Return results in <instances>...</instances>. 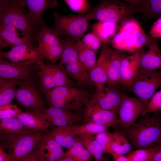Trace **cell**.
Instances as JSON below:
<instances>
[{
	"label": "cell",
	"instance_id": "cell-29",
	"mask_svg": "<svg viewBox=\"0 0 161 161\" xmlns=\"http://www.w3.org/2000/svg\"><path fill=\"white\" fill-rule=\"evenodd\" d=\"M48 133L62 147L67 149L72 147L77 141L76 136L69 126L57 127Z\"/></svg>",
	"mask_w": 161,
	"mask_h": 161
},
{
	"label": "cell",
	"instance_id": "cell-13",
	"mask_svg": "<svg viewBox=\"0 0 161 161\" xmlns=\"http://www.w3.org/2000/svg\"><path fill=\"white\" fill-rule=\"evenodd\" d=\"M33 80L28 79L21 83L16 90L14 99L22 106L42 111L45 108V103Z\"/></svg>",
	"mask_w": 161,
	"mask_h": 161
},
{
	"label": "cell",
	"instance_id": "cell-33",
	"mask_svg": "<svg viewBox=\"0 0 161 161\" xmlns=\"http://www.w3.org/2000/svg\"><path fill=\"white\" fill-rule=\"evenodd\" d=\"M73 133L77 136L90 134L94 135L108 130V127L93 123L69 126Z\"/></svg>",
	"mask_w": 161,
	"mask_h": 161
},
{
	"label": "cell",
	"instance_id": "cell-23",
	"mask_svg": "<svg viewBox=\"0 0 161 161\" xmlns=\"http://www.w3.org/2000/svg\"><path fill=\"white\" fill-rule=\"evenodd\" d=\"M16 117L27 128L48 133L50 127L49 123L42 111L33 110L24 112L21 110Z\"/></svg>",
	"mask_w": 161,
	"mask_h": 161
},
{
	"label": "cell",
	"instance_id": "cell-21",
	"mask_svg": "<svg viewBox=\"0 0 161 161\" xmlns=\"http://www.w3.org/2000/svg\"><path fill=\"white\" fill-rule=\"evenodd\" d=\"M28 16L40 28L44 24L43 15L48 8H55L59 4L55 0H25Z\"/></svg>",
	"mask_w": 161,
	"mask_h": 161
},
{
	"label": "cell",
	"instance_id": "cell-37",
	"mask_svg": "<svg viewBox=\"0 0 161 161\" xmlns=\"http://www.w3.org/2000/svg\"><path fill=\"white\" fill-rule=\"evenodd\" d=\"M161 110V90L156 92L150 99L142 112V117L149 114L159 112Z\"/></svg>",
	"mask_w": 161,
	"mask_h": 161
},
{
	"label": "cell",
	"instance_id": "cell-16",
	"mask_svg": "<svg viewBox=\"0 0 161 161\" xmlns=\"http://www.w3.org/2000/svg\"><path fill=\"white\" fill-rule=\"evenodd\" d=\"M0 58H5L12 62L36 63L43 60L37 46L21 44L11 46V49L7 52L0 51Z\"/></svg>",
	"mask_w": 161,
	"mask_h": 161
},
{
	"label": "cell",
	"instance_id": "cell-45",
	"mask_svg": "<svg viewBox=\"0 0 161 161\" xmlns=\"http://www.w3.org/2000/svg\"><path fill=\"white\" fill-rule=\"evenodd\" d=\"M20 161H45L36 148L28 155Z\"/></svg>",
	"mask_w": 161,
	"mask_h": 161
},
{
	"label": "cell",
	"instance_id": "cell-47",
	"mask_svg": "<svg viewBox=\"0 0 161 161\" xmlns=\"http://www.w3.org/2000/svg\"><path fill=\"white\" fill-rule=\"evenodd\" d=\"M0 145V161H15L9 154L7 153Z\"/></svg>",
	"mask_w": 161,
	"mask_h": 161
},
{
	"label": "cell",
	"instance_id": "cell-51",
	"mask_svg": "<svg viewBox=\"0 0 161 161\" xmlns=\"http://www.w3.org/2000/svg\"><path fill=\"white\" fill-rule=\"evenodd\" d=\"M10 0H0V6L4 5L7 4Z\"/></svg>",
	"mask_w": 161,
	"mask_h": 161
},
{
	"label": "cell",
	"instance_id": "cell-26",
	"mask_svg": "<svg viewBox=\"0 0 161 161\" xmlns=\"http://www.w3.org/2000/svg\"><path fill=\"white\" fill-rule=\"evenodd\" d=\"M118 24L108 21H100L94 24L92 31L104 44L112 41L117 32Z\"/></svg>",
	"mask_w": 161,
	"mask_h": 161
},
{
	"label": "cell",
	"instance_id": "cell-42",
	"mask_svg": "<svg viewBox=\"0 0 161 161\" xmlns=\"http://www.w3.org/2000/svg\"><path fill=\"white\" fill-rule=\"evenodd\" d=\"M17 106L10 104L0 106V120L16 117L21 111Z\"/></svg>",
	"mask_w": 161,
	"mask_h": 161
},
{
	"label": "cell",
	"instance_id": "cell-53",
	"mask_svg": "<svg viewBox=\"0 0 161 161\" xmlns=\"http://www.w3.org/2000/svg\"><path fill=\"white\" fill-rule=\"evenodd\" d=\"M7 4L4 5L0 6V13Z\"/></svg>",
	"mask_w": 161,
	"mask_h": 161
},
{
	"label": "cell",
	"instance_id": "cell-52",
	"mask_svg": "<svg viewBox=\"0 0 161 161\" xmlns=\"http://www.w3.org/2000/svg\"><path fill=\"white\" fill-rule=\"evenodd\" d=\"M7 80H3L0 79V89L5 84Z\"/></svg>",
	"mask_w": 161,
	"mask_h": 161
},
{
	"label": "cell",
	"instance_id": "cell-19",
	"mask_svg": "<svg viewBox=\"0 0 161 161\" xmlns=\"http://www.w3.org/2000/svg\"><path fill=\"white\" fill-rule=\"evenodd\" d=\"M27 129L17 117L0 120V145L8 150L17 136Z\"/></svg>",
	"mask_w": 161,
	"mask_h": 161
},
{
	"label": "cell",
	"instance_id": "cell-35",
	"mask_svg": "<svg viewBox=\"0 0 161 161\" xmlns=\"http://www.w3.org/2000/svg\"><path fill=\"white\" fill-rule=\"evenodd\" d=\"M21 82L18 80H8L0 89V106L10 104L14 99L15 86L19 85Z\"/></svg>",
	"mask_w": 161,
	"mask_h": 161
},
{
	"label": "cell",
	"instance_id": "cell-27",
	"mask_svg": "<svg viewBox=\"0 0 161 161\" xmlns=\"http://www.w3.org/2000/svg\"><path fill=\"white\" fill-rule=\"evenodd\" d=\"M127 4L137 8L147 17H154L161 13V0H124Z\"/></svg>",
	"mask_w": 161,
	"mask_h": 161
},
{
	"label": "cell",
	"instance_id": "cell-6",
	"mask_svg": "<svg viewBox=\"0 0 161 161\" xmlns=\"http://www.w3.org/2000/svg\"><path fill=\"white\" fill-rule=\"evenodd\" d=\"M140 12L135 7L120 1L105 0L101 1L85 15L89 21L91 20L122 23L134 13Z\"/></svg>",
	"mask_w": 161,
	"mask_h": 161
},
{
	"label": "cell",
	"instance_id": "cell-50",
	"mask_svg": "<svg viewBox=\"0 0 161 161\" xmlns=\"http://www.w3.org/2000/svg\"><path fill=\"white\" fill-rule=\"evenodd\" d=\"M60 161H75L72 158L69 157L64 156Z\"/></svg>",
	"mask_w": 161,
	"mask_h": 161
},
{
	"label": "cell",
	"instance_id": "cell-2",
	"mask_svg": "<svg viewBox=\"0 0 161 161\" xmlns=\"http://www.w3.org/2000/svg\"><path fill=\"white\" fill-rule=\"evenodd\" d=\"M90 89L78 86L57 87L43 93L48 107H57L83 114L85 106L91 98Z\"/></svg>",
	"mask_w": 161,
	"mask_h": 161
},
{
	"label": "cell",
	"instance_id": "cell-25",
	"mask_svg": "<svg viewBox=\"0 0 161 161\" xmlns=\"http://www.w3.org/2000/svg\"><path fill=\"white\" fill-rule=\"evenodd\" d=\"M125 56L116 49H113L109 62L107 71V86H111L120 83L121 65Z\"/></svg>",
	"mask_w": 161,
	"mask_h": 161
},
{
	"label": "cell",
	"instance_id": "cell-4",
	"mask_svg": "<svg viewBox=\"0 0 161 161\" xmlns=\"http://www.w3.org/2000/svg\"><path fill=\"white\" fill-rule=\"evenodd\" d=\"M60 40L63 49L58 64L65 74L78 86L90 89L95 86L88 72L79 60L75 45L76 41L67 38Z\"/></svg>",
	"mask_w": 161,
	"mask_h": 161
},
{
	"label": "cell",
	"instance_id": "cell-46",
	"mask_svg": "<svg viewBox=\"0 0 161 161\" xmlns=\"http://www.w3.org/2000/svg\"><path fill=\"white\" fill-rule=\"evenodd\" d=\"M148 161H161V143L158 145Z\"/></svg>",
	"mask_w": 161,
	"mask_h": 161
},
{
	"label": "cell",
	"instance_id": "cell-30",
	"mask_svg": "<svg viewBox=\"0 0 161 161\" xmlns=\"http://www.w3.org/2000/svg\"><path fill=\"white\" fill-rule=\"evenodd\" d=\"M76 138L89 151L95 161H108L105 157L102 149L93 135L86 134L76 136Z\"/></svg>",
	"mask_w": 161,
	"mask_h": 161
},
{
	"label": "cell",
	"instance_id": "cell-32",
	"mask_svg": "<svg viewBox=\"0 0 161 161\" xmlns=\"http://www.w3.org/2000/svg\"><path fill=\"white\" fill-rule=\"evenodd\" d=\"M112 134L113 139L111 145L112 153L124 155L131 151L132 146L124 132L116 130Z\"/></svg>",
	"mask_w": 161,
	"mask_h": 161
},
{
	"label": "cell",
	"instance_id": "cell-36",
	"mask_svg": "<svg viewBox=\"0 0 161 161\" xmlns=\"http://www.w3.org/2000/svg\"><path fill=\"white\" fill-rule=\"evenodd\" d=\"M158 145L149 148L136 149L131 151L126 156L129 161H148Z\"/></svg>",
	"mask_w": 161,
	"mask_h": 161
},
{
	"label": "cell",
	"instance_id": "cell-8",
	"mask_svg": "<svg viewBox=\"0 0 161 161\" xmlns=\"http://www.w3.org/2000/svg\"><path fill=\"white\" fill-rule=\"evenodd\" d=\"M161 86L160 71L139 70L136 79L128 89L141 101L145 107L151 97Z\"/></svg>",
	"mask_w": 161,
	"mask_h": 161
},
{
	"label": "cell",
	"instance_id": "cell-48",
	"mask_svg": "<svg viewBox=\"0 0 161 161\" xmlns=\"http://www.w3.org/2000/svg\"><path fill=\"white\" fill-rule=\"evenodd\" d=\"M114 161H129L126 156L113 153L111 154Z\"/></svg>",
	"mask_w": 161,
	"mask_h": 161
},
{
	"label": "cell",
	"instance_id": "cell-31",
	"mask_svg": "<svg viewBox=\"0 0 161 161\" xmlns=\"http://www.w3.org/2000/svg\"><path fill=\"white\" fill-rule=\"evenodd\" d=\"M75 45L79 60L88 72L95 65L97 54L84 45L81 40L76 41Z\"/></svg>",
	"mask_w": 161,
	"mask_h": 161
},
{
	"label": "cell",
	"instance_id": "cell-24",
	"mask_svg": "<svg viewBox=\"0 0 161 161\" xmlns=\"http://www.w3.org/2000/svg\"><path fill=\"white\" fill-rule=\"evenodd\" d=\"M18 30L11 26L0 23V35L11 47L21 44L37 46L35 40L26 36L20 38Z\"/></svg>",
	"mask_w": 161,
	"mask_h": 161
},
{
	"label": "cell",
	"instance_id": "cell-49",
	"mask_svg": "<svg viewBox=\"0 0 161 161\" xmlns=\"http://www.w3.org/2000/svg\"><path fill=\"white\" fill-rule=\"evenodd\" d=\"M9 47H11L8 44L0 35V51L1 50Z\"/></svg>",
	"mask_w": 161,
	"mask_h": 161
},
{
	"label": "cell",
	"instance_id": "cell-34",
	"mask_svg": "<svg viewBox=\"0 0 161 161\" xmlns=\"http://www.w3.org/2000/svg\"><path fill=\"white\" fill-rule=\"evenodd\" d=\"M64 156L71 157L75 161H91L92 157L89 151L77 139L74 145L65 153Z\"/></svg>",
	"mask_w": 161,
	"mask_h": 161
},
{
	"label": "cell",
	"instance_id": "cell-7",
	"mask_svg": "<svg viewBox=\"0 0 161 161\" xmlns=\"http://www.w3.org/2000/svg\"><path fill=\"white\" fill-rule=\"evenodd\" d=\"M54 24L51 28L59 37L64 36L76 41L80 40L88 27V22L85 16L62 15L53 12Z\"/></svg>",
	"mask_w": 161,
	"mask_h": 161
},
{
	"label": "cell",
	"instance_id": "cell-17",
	"mask_svg": "<svg viewBox=\"0 0 161 161\" xmlns=\"http://www.w3.org/2000/svg\"><path fill=\"white\" fill-rule=\"evenodd\" d=\"M42 112L50 126H65L82 122L83 114L55 107H48Z\"/></svg>",
	"mask_w": 161,
	"mask_h": 161
},
{
	"label": "cell",
	"instance_id": "cell-18",
	"mask_svg": "<svg viewBox=\"0 0 161 161\" xmlns=\"http://www.w3.org/2000/svg\"><path fill=\"white\" fill-rule=\"evenodd\" d=\"M112 50L107 44H104L95 66L88 72L96 90H101L107 83V67Z\"/></svg>",
	"mask_w": 161,
	"mask_h": 161
},
{
	"label": "cell",
	"instance_id": "cell-41",
	"mask_svg": "<svg viewBox=\"0 0 161 161\" xmlns=\"http://www.w3.org/2000/svg\"><path fill=\"white\" fill-rule=\"evenodd\" d=\"M81 41L86 47L96 54L102 43L100 38L92 32L84 35Z\"/></svg>",
	"mask_w": 161,
	"mask_h": 161
},
{
	"label": "cell",
	"instance_id": "cell-14",
	"mask_svg": "<svg viewBox=\"0 0 161 161\" xmlns=\"http://www.w3.org/2000/svg\"><path fill=\"white\" fill-rule=\"evenodd\" d=\"M118 115L114 112L100 107L91 98L84 106L83 113V123H93L107 127H115Z\"/></svg>",
	"mask_w": 161,
	"mask_h": 161
},
{
	"label": "cell",
	"instance_id": "cell-39",
	"mask_svg": "<svg viewBox=\"0 0 161 161\" xmlns=\"http://www.w3.org/2000/svg\"><path fill=\"white\" fill-rule=\"evenodd\" d=\"M42 140L51 150L56 161H60L63 158L65 153L62 147L48 133L46 134Z\"/></svg>",
	"mask_w": 161,
	"mask_h": 161
},
{
	"label": "cell",
	"instance_id": "cell-3",
	"mask_svg": "<svg viewBox=\"0 0 161 161\" xmlns=\"http://www.w3.org/2000/svg\"><path fill=\"white\" fill-rule=\"evenodd\" d=\"M153 39L145 32L136 20L127 19L122 22L111 42L116 49L135 53L143 47L148 46Z\"/></svg>",
	"mask_w": 161,
	"mask_h": 161
},
{
	"label": "cell",
	"instance_id": "cell-38",
	"mask_svg": "<svg viewBox=\"0 0 161 161\" xmlns=\"http://www.w3.org/2000/svg\"><path fill=\"white\" fill-rule=\"evenodd\" d=\"M64 2L73 11L85 16L90 11V4L87 0H64Z\"/></svg>",
	"mask_w": 161,
	"mask_h": 161
},
{
	"label": "cell",
	"instance_id": "cell-11",
	"mask_svg": "<svg viewBox=\"0 0 161 161\" xmlns=\"http://www.w3.org/2000/svg\"><path fill=\"white\" fill-rule=\"evenodd\" d=\"M38 69L36 63L10 62L0 58V79L3 80H33Z\"/></svg>",
	"mask_w": 161,
	"mask_h": 161
},
{
	"label": "cell",
	"instance_id": "cell-28",
	"mask_svg": "<svg viewBox=\"0 0 161 161\" xmlns=\"http://www.w3.org/2000/svg\"><path fill=\"white\" fill-rule=\"evenodd\" d=\"M36 63L38 69L36 75L38 78L39 89L43 93L56 87L55 80L48 64L45 63L44 60H40Z\"/></svg>",
	"mask_w": 161,
	"mask_h": 161
},
{
	"label": "cell",
	"instance_id": "cell-1",
	"mask_svg": "<svg viewBox=\"0 0 161 161\" xmlns=\"http://www.w3.org/2000/svg\"><path fill=\"white\" fill-rule=\"evenodd\" d=\"M123 131L135 149L157 145L161 143V115L159 112L146 115Z\"/></svg>",
	"mask_w": 161,
	"mask_h": 161
},
{
	"label": "cell",
	"instance_id": "cell-9",
	"mask_svg": "<svg viewBox=\"0 0 161 161\" xmlns=\"http://www.w3.org/2000/svg\"><path fill=\"white\" fill-rule=\"evenodd\" d=\"M37 47L44 59L53 64L60 59L63 47L58 36L51 28L44 24L36 38Z\"/></svg>",
	"mask_w": 161,
	"mask_h": 161
},
{
	"label": "cell",
	"instance_id": "cell-15",
	"mask_svg": "<svg viewBox=\"0 0 161 161\" xmlns=\"http://www.w3.org/2000/svg\"><path fill=\"white\" fill-rule=\"evenodd\" d=\"M116 85L104 86L99 90H96L92 98L101 108L115 112L117 115L123 94Z\"/></svg>",
	"mask_w": 161,
	"mask_h": 161
},
{
	"label": "cell",
	"instance_id": "cell-5",
	"mask_svg": "<svg viewBox=\"0 0 161 161\" xmlns=\"http://www.w3.org/2000/svg\"><path fill=\"white\" fill-rule=\"evenodd\" d=\"M25 0H10L0 13V23L21 30L23 36L36 41L40 28L30 18L25 10Z\"/></svg>",
	"mask_w": 161,
	"mask_h": 161
},
{
	"label": "cell",
	"instance_id": "cell-10",
	"mask_svg": "<svg viewBox=\"0 0 161 161\" xmlns=\"http://www.w3.org/2000/svg\"><path fill=\"white\" fill-rule=\"evenodd\" d=\"M47 133L29 129L23 131L14 140L8 154L15 161H20L37 147Z\"/></svg>",
	"mask_w": 161,
	"mask_h": 161
},
{
	"label": "cell",
	"instance_id": "cell-43",
	"mask_svg": "<svg viewBox=\"0 0 161 161\" xmlns=\"http://www.w3.org/2000/svg\"><path fill=\"white\" fill-rule=\"evenodd\" d=\"M42 140L36 148L45 161H56L55 156L51 150L43 141Z\"/></svg>",
	"mask_w": 161,
	"mask_h": 161
},
{
	"label": "cell",
	"instance_id": "cell-20",
	"mask_svg": "<svg viewBox=\"0 0 161 161\" xmlns=\"http://www.w3.org/2000/svg\"><path fill=\"white\" fill-rule=\"evenodd\" d=\"M140 50L133 55L125 56L123 58L121 62L120 83L127 89L134 82L138 74L140 56Z\"/></svg>",
	"mask_w": 161,
	"mask_h": 161
},
{
	"label": "cell",
	"instance_id": "cell-12",
	"mask_svg": "<svg viewBox=\"0 0 161 161\" xmlns=\"http://www.w3.org/2000/svg\"><path fill=\"white\" fill-rule=\"evenodd\" d=\"M145 108L137 98L124 95L119 108L117 124L124 131L136 122Z\"/></svg>",
	"mask_w": 161,
	"mask_h": 161
},
{
	"label": "cell",
	"instance_id": "cell-44",
	"mask_svg": "<svg viewBox=\"0 0 161 161\" xmlns=\"http://www.w3.org/2000/svg\"><path fill=\"white\" fill-rule=\"evenodd\" d=\"M150 34L152 38H161V17L153 23L150 29Z\"/></svg>",
	"mask_w": 161,
	"mask_h": 161
},
{
	"label": "cell",
	"instance_id": "cell-40",
	"mask_svg": "<svg viewBox=\"0 0 161 161\" xmlns=\"http://www.w3.org/2000/svg\"><path fill=\"white\" fill-rule=\"evenodd\" d=\"M95 139L102 149L104 153L111 154V145L113 134L108 130L98 133L95 136Z\"/></svg>",
	"mask_w": 161,
	"mask_h": 161
},
{
	"label": "cell",
	"instance_id": "cell-22",
	"mask_svg": "<svg viewBox=\"0 0 161 161\" xmlns=\"http://www.w3.org/2000/svg\"><path fill=\"white\" fill-rule=\"evenodd\" d=\"M148 50L145 53L140 50L139 70H156L161 67V52L157 38H153L148 47Z\"/></svg>",
	"mask_w": 161,
	"mask_h": 161
}]
</instances>
